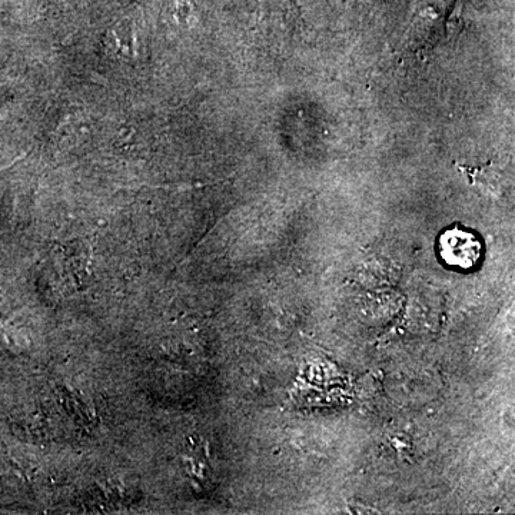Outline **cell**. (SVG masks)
I'll use <instances>...</instances> for the list:
<instances>
[{
  "label": "cell",
  "instance_id": "cell-1",
  "mask_svg": "<svg viewBox=\"0 0 515 515\" xmlns=\"http://www.w3.org/2000/svg\"><path fill=\"white\" fill-rule=\"evenodd\" d=\"M438 251L448 267L467 271L480 262L483 245L473 232L451 228L438 239Z\"/></svg>",
  "mask_w": 515,
  "mask_h": 515
}]
</instances>
